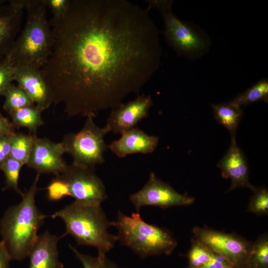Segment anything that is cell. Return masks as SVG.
<instances>
[{
  "instance_id": "6da1fadb",
  "label": "cell",
  "mask_w": 268,
  "mask_h": 268,
  "mask_svg": "<svg viewBox=\"0 0 268 268\" xmlns=\"http://www.w3.org/2000/svg\"><path fill=\"white\" fill-rule=\"evenodd\" d=\"M53 45L42 70L53 103L70 116L95 117L138 94L157 70L162 50L149 11L127 0H71L50 21Z\"/></svg>"
},
{
  "instance_id": "7a4b0ae2",
  "label": "cell",
  "mask_w": 268,
  "mask_h": 268,
  "mask_svg": "<svg viewBox=\"0 0 268 268\" xmlns=\"http://www.w3.org/2000/svg\"><path fill=\"white\" fill-rule=\"evenodd\" d=\"M40 174H38L22 200L9 207L0 222V232L11 260L21 261L29 256L35 243L37 232L49 216L37 207L35 198Z\"/></svg>"
},
{
  "instance_id": "3957f363",
  "label": "cell",
  "mask_w": 268,
  "mask_h": 268,
  "mask_svg": "<svg viewBox=\"0 0 268 268\" xmlns=\"http://www.w3.org/2000/svg\"><path fill=\"white\" fill-rule=\"evenodd\" d=\"M26 20L7 55L14 66L42 69L51 53L53 34L45 0H23Z\"/></svg>"
},
{
  "instance_id": "277c9868",
  "label": "cell",
  "mask_w": 268,
  "mask_h": 268,
  "mask_svg": "<svg viewBox=\"0 0 268 268\" xmlns=\"http://www.w3.org/2000/svg\"><path fill=\"white\" fill-rule=\"evenodd\" d=\"M60 218L66 231L61 238L72 236L79 245L95 247L99 256H105L118 241L108 229L112 225L100 205L83 204L75 201L50 216Z\"/></svg>"
},
{
  "instance_id": "5b68a950",
  "label": "cell",
  "mask_w": 268,
  "mask_h": 268,
  "mask_svg": "<svg viewBox=\"0 0 268 268\" xmlns=\"http://www.w3.org/2000/svg\"><path fill=\"white\" fill-rule=\"evenodd\" d=\"M111 222L118 229V241L142 258L169 255L177 246L168 230L146 223L138 212L128 216L119 211L117 219Z\"/></svg>"
},
{
  "instance_id": "8992f818",
  "label": "cell",
  "mask_w": 268,
  "mask_h": 268,
  "mask_svg": "<svg viewBox=\"0 0 268 268\" xmlns=\"http://www.w3.org/2000/svg\"><path fill=\"white\" fill-rule=\"evenodd\" d=\"M94 118L87 116L83 128L78 133L67 134L62 141L74 165L94 168L105 161L104 154L108 147L104 136L108 133L104 127L95 124Z\"/></svg>"
},
{
  "instance_id": "52a82bcc",
  "label": "cell",
  "mask_w": 268,
  "mask_h": 268,
  "mask_svg": "<svg viewBox=\"0 0 268 268\" xmlns=\"http://www.w3.org/2000/svg\"><path fill=\"white\" fill-rule=\"evenodd\" d=\"M147 10L155 8L163 18L165 39L180 55L195 58L206 50L204 38L187 23L179 19L172 10L173 0H148Z\"/></svg>"
},
{
  "instance_id": "ba28073f",
  "label": "cell",
  "mask_w": 268,
  "mask_h": 268,
  "mask_svg": "<svg viewBox=\"0 0 268 268\" xmlns=\"http://www.w3.org/2000/svg\"><path fill=\"white\" fill-rule=\"evenodd\" d=\"M67 183L75 201L86 205H100L107 198L104 185L94 168L67 165L59 174Z\"/></svg>"
},
{
  "instance_id": "9c48e42d",
  "label": "cell",
  "mask_w": 268,
  "mask_h": 268,
  "mask_svg": "<svg viewBox=\"0 0 268 268\" xmlns=\"http://www.w3.org/2000/svg\"><path fill=\"white\" fill-rule=\"evenodd\" d=\"M196 240L224 258L235 268L245 265L251 248L243 239L233 234L196 227Z\"/></svg>"
},
{
  "instance_id": "30bf717a",
  "label": "cell",
  "mask_w": 268,
  "mask_h": 268,
  "mask_svg": "<svg viewBox=\"0 0 268 268\" xmlns=\"http://www.w3.org/2000/svg\"><path fill=\"white\" fill-rule=\"evenodd\" d=\"M131 202L138 212L144 206H155L163 208L176 205H187L194 198L176 192L170 185L158 178L151 172L147 182L139 191L130 197Z\"/></svg>"
},
{
  "instance_id": "8fae6325",
  "label": "cell",
  "mask_w": 268,
  "mask_h": 268,
  "mask_svg": "<svg viewBox=\"0 0 268 268\" xmlns=\"http://www.w3.org/2000/svg\"><path fill=\"white\" fill-rule=\"evenodd\" d=\"M66 149L62 142H55L50 139L35 137L26 164L38 174H60L67 164L63 158Z\"/></svg>"
},
{
  "instance_id": "7c38bea8",
  "label": "cell",
  "mask_w": 268,
  "mask_h": 268,
  "mask_svg": "<svg viewBox=\"0 0 268 268\" xmlns=\"http://www.w3.org/2000/svg\"><path fill=\"white\" fill-rule=\"evenodd\" d=\"M152 104L150 95H138L134 100L113 109L104 128L108 133L120 134L133 129L147 117Z\"/></svg>"
},
{
  "instance_id": "4fadbf2b",
  "label": "cell",
  "mask_w": 268,
  "mask_h": 268,
  "mask_svg": "<svg viewBox=\"0 0 268 268\" xmlns=\"http://www.w3.org/2000/svg\"><path fill=\"white\" fill-rule=\"evenodd\" d=\"M13 80L43 111L53 103L50 88L42 69L14 66Z\"/></svg>"
},
{
  "instance_id": "5bb4252c",
  "label": "cell",
  "mask_w": 268,
  "mask_h": 268,
  "mask_svg": "<svg viewBox=\"0 0 268 268\" xmlns=\"http://www.w3.org/2000/svg\"><path fill=\"white\" fill-rule=\"evenodd\" d=\"M0 4V60L10 52L19 32L24 9L23 0Z\"/></svg>"
},
{
  "instance_id": "9a60e30c",
  "label": "cell",
  "mask_w": 268,
  "mask_h": 268,
  "mask_svg": "<svg viewBox=\"0 0 268 268\" xmlns=\"http://www.w3.org/2000/svg\"><path fill=\"white\" fill-rule=\"evenodd\" d=\"M230 147L217 166L221 169V175L231 181L229 191L238 188H249L252 191L255 187L249 181V170L247 159L242 150L237 145L236 136H231Z\"/></svg>"
},
{
  "instance_id": "2e32d148",
  "label": "cell",
  "mask_w": 268,
  "mask_h": 268,
  "mask_svg": "<svg viewBox=\"0 0 268 268\" xmlns=\"http://www.w3.org/2000/svg\"><path fill=\"white\" fill-rule=\"evenodd\" d=\"M121 137L108 145L120 158L135 153H152L157 146L159 137L150 135L138 128H134L121 134Z\"/></svg>"
},
{
  "instance_id": "e0dca14e",
  "label": "cell",
  "mask_w": 268,
  "mask_h": 268,
  "mask_svg": "<svg viewBox=\"0 0 268 268\" xmlns=\"http://www.w3.org/2000/svg\"><path fill=\"white\" fill-rule=\"evenodd\" d=\"M61 237L46 231L38 235L29 256L28 268H63L59 260L58 243Z\"/></svg>"
},
{
  "instance_id": "ac0fdd59",
  "label": "cell",
  "mask_w": 268,
  "mask_h": 268,
  "mask_svg": "<svg viewBox=\"0 0 268 268\" xmlns=\"http://www.w3.org/2000/svg\"><path fill=\"white\" fill-rule=\"evenodd\" d=\"M43 111L40 107L33 104L12 111L8 114L15 129L25 128L30 134H36L38 128L44 123L42 118Z\"/></svg>"
},
{
  "instance_id": "d6986e66",
  "label": "cell",
  "mask_w": 268,
  "mask_h": 268,
  "mask_svg": "<svg viewBox=\"0 0 268 268\" xmlns=\"http://www.w3.org/2000/svg\"><path fill=\"white\" fill-rule=\"evenodd\" d=\"M214 117L218 123L224 126L231 136L236 135V131L243 116L242 108L230 102L211 105Z\"/></svg>"
},
{
  "instance_id": "ffe728a7",
  "label": "cell",
  "mask_w": 268,
  "mask_h": 268,
  "mask_svg": "<svg viewBox=\"0 0 268 268\" xmlns=\"http://www.w3.org/2000/svg\"><path fill=\"white\" fill-rule=\"evenodd\" d=\"M36 134L15 133L11 135L10 156L26 165Z\"/></svg>"
},
{
  "instance_id": "44dd1931",
  "label": "cell",
  "mask_w": 268,
  "mask_h": 268,
  "mask_svg": "<svg viewBox=\"0 0 268 268\" xmlns=\"http://www.w3.org/2000/svg\"><path fill=\"white\" fill-rule=\"evenodd\" d=\"M263 100H268V80L266 78L257 81L249 88L239 94L230 102L233 105L242 108L250 104Z\"/></svg>"
},
{
  "instance_id": "7402d4cb",
  "label": "cell",
  "mask_w": 268,
  "mask_h": 268,
  "mask_svg": "<svg viewBox=\"0 0 268 268\" xmlns=\"http://www.w3.org/2000/svg\"><path fill=\"white\" fill-rule=\"evenodd\" d=\"M3 96V108L8 113L34 104L22 89L12 83L6 89Z\"/></svg>"
},
{
  "instance_id": "603a6c76",
  "label": "cell",
  "mask_w": 268,
  "mask_h": 268,
  "mask_svg": "<svg viewBox=\"0 0 268 268\" xmlns=\"http://www.w3.org/2000/svg\"><path fill=\"white\" fill-rule=\"evenodd\" d=\"M24 165L21 162L8 157L3 163L1 170L5 177V185L2 190L12 189L18 195L22 196L23 193L21 191L18 186V179L20 170Z\"/></svg>"
},
{
  "instance_id": "cb8c5ba5",
  "label": "cell",
  "mask_w": 268,
  "mask_h": 268,
  "mask_svg": "<svg viewBox=\"0 0 268 268\" xmlns=\"http://www.w3.org/2000/svg\"><path fill=\"white\" fill-rule=\"evenodd\" d=\"M245 265L248 268H268V241L266 237L259 240L251 248Z\"/></svg>"
},
{
  "instance_id": "d4e9b609",
  "label": "cell",
  "mask_w": 268,
  "mask_h": 268,
  "mask_svg": "<svg viewBox=\"0 0 268 268\" xmlns=\"http://www.w3.org/2000/svg\"><path fill=\"white\" fill-rule=\"evenodd\" d=\"M69 247L82 263L83 268H119L116 264L108 259L105 256L98 255L96 257H93L80 253L70 245Z\"/></svg>"
},
{
  "instance_id": "484cf974",
  "label": "cell",
  "mask_w": 268,
  "mask_h": 268,
  "mask_svg": "<svg viewBox=\"0 0 268 268\" xmlns=\"http://www.w3.org/2000/svg\"><path fill=\"white\" fill-rule=\"evenodd\" d=\"M46 189L47 198L51 201H58L70 196L67 183L60 175L51 180Z\"/></svg>"
},
{
  "instance_id": "4316f807",
  "label": "cell",
  "mask_w": 268,
  "mask_h": 268,
  "mask_svg": "<svg viewBox=\"0 0 268 268\" xmlns=\"http://www.w3.org/2000/svg\"><path fill=\"white\" fill-rule=\"evenodd\" d=\"M250 200L248 210L257 215H263L268 212V192L264 188L255 189Z\"/></svg>"
},
{
  "instance_id": "83f0119b",
  "label": "cell",
  "mask_w": 268,
  "mask_h": 268,
  "mask_svg": "<svg viewBox=\"0 0 268 268\" xmlns=\"http://www.w3.org/2000/svg\"><path fill=\"white\" fill-rule=\"evenodd\" d=\"M211 250L195 240L188 254L190 268H199L209 260Z\"/></svg>"
},
{
  "instance_id": "f1b7e54d",
  "label": "cell",
  "mask_w": 268,
  "mask_h": 268,
  "mask_svg": "<svg viewBox=\"0 0 268 268\" xmlns=\"http://www.w3.org/2000/svg\"><path fill=\"white\" fill-rule=\"evenodd\" d=\"M14 66L7 55L0 60V96H3L6 89L13 80Z\"/></svg>"
},
{
  "instance_id": "f546056e",
  "label": "cell",
  "mask_w": 268,
  "mask_h": 268,
  "mask_svg": "<svg viewBox=\"0 0 268 268\" xmlns=\"http://www.w3.org/2000/svg\"><path fill=\"white\" fill-rule=\"evenodd\" d=\"M71 0H45L47 8L52 12V18L58 19L67 13Z\"/></svg>"
},
{
  "instance_id": "4dcf8cb0",
  "label": "cell",
  "mask_w": 268,
  "mask_h": 268,
  "mask_svg": "<svg viewBox=\"0 0 268 268\" xmlns=\"http://www.w3.org/2000/svg\"><path fill=\"white\" fill-rule=\"evenodd\" d=\"M199 268H235L224 258L211 251L208 261Z\"/></svg>"
},
{
  "instance_id": "1f68e13d",
  "label": "cell",
  "mask_w": 268,
  "mask_h": 268,
  "mask_svg": "<svg viewBox=\"0 0 268 268\" xmlns=\"http://www.w3.org/2000/svg\"><path fill=\"white\" fill-rule=\"evenodd\" d=\"M11 136V135L0 136V170L3 163L10 156Z\"/></svg>"
},
{
  "instance_id": "d6a6232c",
  "label": "cell",
  "mask_w": 268,
  "mask_h": 268,
  "mask_svg": "<svg viewBox=\"0 0 268 268\" xmlns=\"http://www.w3.org/2000/svg\"><path fill=\"white\" fill-rule=\"evenodd\" d=\"M15 129L11 122H10L0 112V136L12 135L15 133Z\"/></svg>"
},
{
  "instance_id": "836d02e7",
  "label": "cell",
  "mask_w": 268,
  "mask_h": 268,
  "mask_svg": "<svg viewBox=\"0 0 268 268\" xmlns=\"http://www.w3.org/2000/svg\"><path fill=\"white\" fill-rule=\"evenodd\" d=\"M11 260L3 242L1 241L0 242V268H10L9 262Z\"/></svg>"
},
{
  "instance_id": "e575fe53",
  "label": "cell",
  "mask_w": 268,
  "mask_h": 268,
  "mask_svg": "<svg viewBox=\"0 0 268 268\" xmlns=\"http://www.w3.org/2000/svg\"><path fill=\"white\" fill-rule=\"evenodd\" d=\"M5 1H6V0H0V4L5 2Z\"/></svg>"
}]
</instances>
